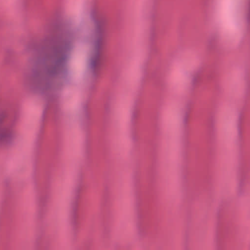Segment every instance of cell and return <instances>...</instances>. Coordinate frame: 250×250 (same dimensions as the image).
I'll return each instance as SVG.
<instances>
[{
  "instance_id": "obj_2",
  "label": "cell",
  "mask_w": 250,
  "mask_h": 250,
  "mask_svg": "<svg viewBox=\"0 0 250 250\" xmlns=\"http://www.w3.org/2000/svg\"><path fill=\"white\" fill-rule=\"evenodd\" d=\"M244 86V76L239 68L232 70L228 80V89L234 96H240L242 94Z\"/></svg>"
},
{
  "instance_id": "obj_1",
  "label": "cell",
  "mask_w": 250,
  "mask_h": 250,
  "mask_svg": "<svg viewBox=\"0 0 250 250\" xmlns=\"http://www.w3.org/2000/svg\"><path fill=\"white\" fill-rule=\"evenodd\" d=\"M219 7L224 37L229 44H236L242 34L245 0H220Z\"/></svg>"
}]
</instances>
